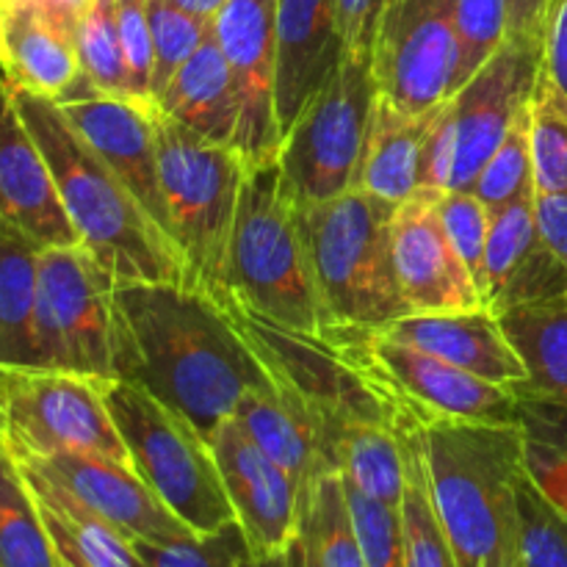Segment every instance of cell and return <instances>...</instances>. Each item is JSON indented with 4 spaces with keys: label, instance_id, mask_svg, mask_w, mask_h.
<instances>
[{
    "label": "cell",
    "instance_id": "45",
    "mask_svg": "<svg viewBox=\"0 0 567 567\" xmlns=\"http://www.w3.org/2000/svg\"><path fill=\"white\" fill-rule=\"evenodd\" d=\"M122 61H125L127 92L133 100H153V33L147 20V0H116Z\"/></svg>",
    "mask_w": 567,
    "mask_h": 567
},
{
    "label": "cell",
    "instance_id": "2",
    "mask_svg": "<svg viewBox=\"0 0 567 567\" xmlns=\"http://www.w3.org/2000/svg\"><path fill=\"white\" fill-rule=\"evenodd\" d=\"M22 120L31 127L53 175L55 192L78 233L116 282H186L177 244L127 192L116 172L72 127L61 105L42 94L11 86Z\"/></svg>",
    "mask_w": 567,
    "mask_h": 567
},
{
    "label": "cell",
    "instance_id": "30",
    "mask_svg": "<svg viewBox=\"0 0 567 567\" xmlns=\"http://www.w3.org/2000/svg\"><path fill=\"white\" fill-rule=\"evenodd\" d=\"M504 336L526 369L515 396H537L567 404V297L498 313Z\"/></svg>",
    "mask_w": 567,
    "mask_h": 567
},
{
    "label": "cell",
    "instance_id": "31",
    "mask_svg": "<svg viewBox=\"0 0 567 567\" xmlns=\"http://www.w3.org/2000/svg\"><path fill=\"white\" fill-rule=\"evenodd\" d=\"M330 449L347 485L388 507H402L408 487L402 432L377 424H341L330 432Z\"/></svg>",
    "mask_w": 567,
    "mask_h": 567
},
{
    "label": "cell",
    "instance_id": "1",
    "mask_svg": "<svg viewBox=\"0 0 567 567\" xmlns=\"http://www.w3.org/2000/svg\"><path fill=\"white\" fill-rule=\"evenodd\" d=\"M114 380L136 382L210 437L277 377L219 299L186 282H116Z\"/></svg>",
    "mask_w": 567,
    "mask_h": 567
},
{
    "label": "cell",
    "instance_id": "35",
    "mask_svg": "<svg viewBox=\"0 0 567 567\" xmlns=\"http://www.w3.org/2000/svg\"><path fill=\"white\" fill-rule=\"evenodd\" d=\"M408 449V487L402 498V529H404V563L408 567H457L452 546L441 529L435 507L426 485L424 457L415 441V424L402 430Z\"/></svg>",
    "mask_w": 567,
    "mask_h": 567
},
{
    "label": "cell",
    "instance_id": "16",
    "mask_svg": "<svg viewBox=\"0 0 567 567\" xmlns=\"http://www.w3.org/2000/svg\"><path fill=\"white\" fill-rule=\"evenodd\" d=\"M214 37L230 64L241 100L233 147L247 166L275 161L282 133L277 125V0H227L214 17Z\"/></svg>",
    "mask_w": 567,
    "mask_h": 567
},
{
    "label": "cell",
    "instance_id": "29",
    "mask_svg": "<svg viewBox=\"0 0 567 567\" xmlns=\"http://www.w3.org/2000/svg\"><path fill=\"white\" fill-rule=\"evenodd\" d=\"M44 244L0 219V365H37L39 260Z\"/></svg>",
    "mask_w": 567,
    "mask_h": 567
},
{
    "label": "cell",
    "instance_id": "7",
    "mask_svg": "<svg viewBox=\"0 0 567 567\" xmlns=\"http://www.w3.org/2000/svg\"><path fill=\"white\" fill-rule=\"evenodd\" d=\"M105 402L133 471L194 535L236 520L210 441L192 421L136 382L109 380Z\"/></svg>",
    "mask_w": 567,
    "mask_h": 567
},
{
    "label": "cell",
    "instance_id": "33",
    "mask_svg": "<svg viewBox=\"0 0 567 567\" xmlns=\"http://www.w3.org/2000/svg\"><path fill=\"white\" fill-rule=\"evenodd\" d=\"M518 430L526 476L567 520V404L518 396Z\"/></svg>",
    "mask_w": 567,
    "mask_h": 567
},
{
    "label": "cell",
    "instance_id": "32",
    "mask_svg": "<svg viewBox=\"0 0 567 567\" xmlns=\"http://www.w3.org/2000/svg\"><path fill=\"white\" fill-rule=\"evenodd\" d=\"M297 540L310 567H365L338 471L321 474L305 491Z\"/></svg>",
    "mask_w": 567,
    "mask_h": 567
},
{
    "label": "cell",
    "instance_id": "17",
    "mask_svg": "<svg viewBox=\"0 0 567 567\" xmlns=\"http://www.w3.org/2000/svg\"><path fill=\"white\" fill-rule=\"evenodd\" d=\"M11 457L70 493L89 513L114 526L127 540L166 543L194 535L175 513L164 507V502L144 485L131 465L78 452L11 454Z\"/></svg>",
    "mask_w": 567,
    "mask_h": 567
},
{
    "label": "cell",
    "instance_id": "3",
    "mask_svg": "<svg viewBox=\"0 0 567 567\" xmlns=\"http://www.w3.org/2000/svg\"><path fill=\"white\" fill-rule=\"evenodd\" d=\"M415 441L457 567H520L518 424L419 421Z\"/></svg>",
    "mask_w": 567,
    "mask_h": 567
},
{
    "label": "cell",
    "instance_id": "27",
    "mask_svg": "<svg viewBox=\"0 0 567 567\" xmlns=\"http://www.w3.org/2000/svg\"><path fill=\"white\" fill-rule=\"evenodd\" d=\"M441 105L408 114L377 94L354 188L402 205L421 188V155Z\"/></svg>",
    "mask_w": 567,
    "mask_h": 567
},
{
    "label": "cell",
    "instance_id": "12",
    "mask_svg": "<svg viewBox=\"0 0 567 567\" xmlns=\"http://www.w3.org/2000/svg\"><path fill=\"white\" fill-rule=\"evenodd\" d=\"M114 286L81 244L42 249L33 324L39 369L114 380Z\"/></svg>",
    "mask_w": 567,
    "mask_h": 567
},
{
    "label": "cell",
    "instance_id": "11",
    "mask_svg": "<svg viewBox=\"0 0 567 567\" xmlns=\"http://www.w3.org/2000/svg\"><path fill=\"white\" fill-rule=\"evenodd\" d=\"M238 330L249 338L271 374L291 385L327 426V437L341 424H377L388 430H408L419 424L410 419L391 393L371 380L369 371L349 358L324 336H305L286 330L249 313L236 299H225ZM332 452V449H330Z\"/></svg>",
    "mask_w": 567,
    "mask_h": 567
},
{
    "label": "cell",
    "instance_id": "25",
    "mask_svg": "<svg viewBox=\"0 0 567 567\" xmlns=\"http://www.w3.org/2000/svg\"><path fill=\"white\" fill-rule=\"evenodd\" d=\"M233 419L244 426L255 446L264 449L299 482L302 496L321 474L336 471L324 421L282 380L249 391Z\"/></svg>",
    "mask_w": 567,
    "mask_h": 567
},
{
    "label": "cell",
    "instance_id": "9",
    "mask_svg": "<svg viewBox=\"0 0 567 567\" xmlns=\"http://www.w3.org/2000/svg\"><path fill=\"white\" fill-rule=\"evenodd\" d=\"M105 382L75 371L0 365V443L11 454L78 452L131 465Z\"/></svg>",
    "mask_w": 567,
    "mask_h": 567
},
{
    "label": "cell",
    "instance_id": "22",
    "mask_svg": "<svg viewBox=\"0 0 567 567\" xmlns=\"http://www.w3.org/2000/svg\"><path fill=\"white\" fill-rule=\"evenodd\" d=\"M343 53L332 0H277V125L288 127L338 70Z\"/></svg>",
    "mask_w": 567,
    "mask_h": 567
},
{
    "label": "cell",
    "instance_id": "5",
    "mask_svg": "<svg viewBox=\"0 0 567 567\" xmlns=\"http://www.w3.org/2000/svg\"><path fill=\"white\" fill-rule=\"evenodd\" d=\"M393 214L396 205L363 188H349L327 203L302 205L324 330H380L410 316L393 271Z\"/></svg>",
    "mask_w": 567,
    "mask_h": 567
},
{
    "label": "cell",
    "instance_id": "37",
    "mask_svg": "<svg viewBox=\"0 0 567 567\" xmlns=\"http://www.w3.org/2000/svg\"><path fill=\"white\" fill-rule=\"evenodd\" d=\"M75 50L83 81L94 92L111 94V97H131L125 61H122L116 0H89L75 28Z\"/></svg>",
    "mask_w": 567,
    "mask_h": 567
},
{
    "label": "cell",
    "instance_id": "20",
    "mask_svg": "<svg viewBox=\"0 0 567 567\" xmlns=\"http://www.w3.org/2000/svg\"><path fill=\"white\" fill-rule=\"evenodd\" d=\"M567 297V264L540 238L535 197L496 208L485 249L482 305L493 316Z\"/></svg>",
    "mask_w": 567,
    "mask_h": 567
},
{
    "label": "cell",
    "instance_id": "4",
    "mask_svg": "<svg viewBox=\"0 0 567 567\" xmlns=\"http://www.w3.org/2000/svg\"><path fill=\"white\" fill-rule=\"evenodd\" d=\"M225 299L286 330H324L302 205L277 158L247 166L227 241Z\"/></svg>",
    "mask_w": 567,
    "mask_h": 567
},
{
    "label": "cell",
    "instance_id": "21",
    "mask_svg": "<svg viewBox=\"0 0 567 567\" xmlns=\"http://www.w3.org/2000/svg\"><path fill=\"white\" fill-rule=\"evenodd\" d=\"M0 219L31 233L44 247L81 244L61 205L53 175L0 72Z\"/></svg>",
    "mask_w": 567,
    "mask_h": 567
},
{
    "label": "cell",
    "instance_id": "34",
    "mask_svg": "<svg viewBox=\"0 0 567 567\" xmlns=\"http://www.w3.org/2000/svg\"><path fill=\"white\" fill-rule=\"evenodd\" d=\"M0 567H59L50 532L17 460L0 443Z\"/></svg>",
    "mask_w": 567,
    "mask_h": 567
},
{
    "label": "cell",
    "instance_id": "19",
    "mask_svg": "<svg viewBox=\"0 0 567 567\" xmlns=\"http://www.w3.org/2000/svg\"><path fill=\"white\" fill-rule=\"evenodd\" d=\"M59 105L72 127L92 144L94 153L116 172L155 225L172 238L155 153V103L92 92Z\"/></svg>",
    "mask_w": 567,
    "mask_h": 567
},
{
    "label": "cell",
    "instance_id": "46",
    "mask_svg": "<svg viewBox=\"0 0 567 567\" xmlns=\"http://www.w3.org/2000/svg\"><path fill=\"white\" fill-rule=\"evenodd\" d=\"M347 53L371 55L388 0H332Z\"/></svg>",
    "mask_w": 567,
    "mask_h": 567
},
{
    "label": "cell",
    "instance_id": "52",
    "mask_svg": "<svg viewBox=\"0 0 567 567\" xmlns=\"http://www.w3.org/2000/svg\"><path fill=\"white\" fill-rule=\"evenodd\" d=\"M55 554H59V551H55ZM59 567H75V565H72L70 559H64V557H61V554H59Z\"/></svg>",
    "mask_w": 567,
    "mask_h": 567
},
{
    "label": "cell",
    "instance_id": "51",
    "mask_svg": "<svg viewBox=\"0 0 567 567\" xmlns=\"http://www.w3.org/2000/svg\"><path fill=\"white\" fill-rule=\"evenodd\" d=\"M286 567H310L308 559H305L299 540H293L291 548H288V551H286Z\"/></svg>",
    "mask_w": 567,
    "mask_h": 567
},
{
    "label": "cell",
    "instance_id": "13",
    "mask_svg": "<svg viewBox=\"0 0 567 567\" xmlns=\"http://www.w3.org/2000/svg\"><path fill=\"white\" fill-rule=\"evenodd\" d=\"M358 360L393 402L415 421H471L518 424V396L421 349L388 341L363 327H330L321 332Z\"/></svg>",
    "mask_w": 567,
    "mask_h": 567
},
{
    "label": "cell",
    "instance_id": "41",
    "mask_svg": "<svg viewBox=\"0 0 567 567\" xmlns=\"http://www.w3.org/2000/svg\"><path fill=\"white\" fill-rule=\"evenodd\" d=\"M454 28L460 42V86H465L509 39V0H454Z\"/></svg>",
    "mask_w": 567,
    "mask_h": 567
},
{
    "label": "cell",
    "instance_id": "24",
    "mask_svg": "<svg viewBox=\"0 0 567 567\" xmlns=\"http://www.w3.org/2000/svg\"><path fill=\"white\" fill-rule=\"evenodd\" d=\"M0 72L9 86L61 103L81 81L75 33L39 0H0Z\"/></svg>",
    "mask_w": 567,
    "mask_h": 567
},
{
    "label": "cell",
    "instance_id": "40",
    "mask_svg": "<svg viewBox=\"0 0 567 567\" xmlns=\"http://www.w3.org/2000/svg\"><path fill=\"white\" fill-rule=\"evenodd\" d=\"M153 33V100L214 31V20L192 14L172 0H147Z\"/></svg>",
    "mask_w": 567,
    "mask_h": 567
},
{
    "label": "cell",
    "instance_id": "14",
    "mask_svg": "<svg viewBox=\"0 0 567 567\" xmlns=\"http://www.w3.org/2000/svg\"><path fill=\"white\" fill-rule=\"evenodd\" d=\"M377 92L408 114H424L460 89L454 0H388L371 48Z\"/></svg>",
    "mask_w": 567,
    "mask_h": 567
},
{
    "label": "cell",
    "instance_id": "28",
    "mask_svg": "<svg viewBox=\"0 0 567 567\" xmlns=\"http://www.w3.org/2000/svg\"><path fill=\"white\" fill-rule=\"evenodd\" d=\"M20 471L37 496L39 513L61 557L70 559L75 567H144L133 543L122 532L89 513L81 502L39 476L37 471L25 465H20Z\"/></svg>",
    "mask_w": 567,
    "mask_h": 567
},
{
    "label": "cell",
    "instance_id": "8",
    "mask_svg": "<svg viewBox=\"0 0 567 567\" xmlns=\"http://www.w3.org/2000/svg\"><path fill=\"white\" fill-rule=\"evenodd\" d=\"M540 66L543 37L513 33L441 105L421 155V188L463 192L474 186L520 111L529 109Z\"/></svg>",
    "mask_w": 567,
    "mask_h": 567
},
{
    "label": "cell",
    "instance_id": "15",
    "mask_svg": "<svg viewBox=\"0 0 567 567\" xmlns=\"http://www.w3.org/2000/svg\"><path fill=\"white\" fill-rule=\"evenodd\" d=\"M208 441L252 559L266 563L286 557L299 532V482L264 449L255 446L236 419L221 421Z\"/></svg>",
    "mask_w": 567,
    "mask_h": 567
},
{
    "label": "cell",
    "instance_id": "48",
    "mask_svg": "<svg viewBox=\"0 0 567 567\" xmlns=\"http://www.w3.org/2000/svg\"><path fill=\"white\" fill-rule=\"evenodd\" d=\"M535 219L543 241L567 264V194L535 192Z\"/></svg>",
    "mask_w": 567,
    "mask_h": 567
},
{
    "label": "cell",
    "instance_id": "42",
    "mask_svg": "<svg viewBox=\"0 0 567 567\" xmlns=\"http://www.w3.org/2000/svg\"><path fill=\"white\" fill-rule=\"evenodd\" d=\"M520 567H567V520L529 482H518Z\"/></svg>",
    "mask_w": 567,
    "mask_h": 567
},
{
    "label": "cell",
    "instance_id": "53",
    "mask_svg": "<svg viewBox=\"0 0 567 567\" xmlns=\"http://www.w3.org/2000/svg\"><path fill=\"white\" fill-rule=\"evenodd\" d=\"M271 567H286V557H280V559H275V563H271Z\"/></svg>",
    "mask_w": 567,
    "mask_h": 567
},
{
    "label": "cell",
    "instance_id": "47",
    "mask_svg": "<svg viewBox=\"0 0 567 567\" xmlns=\"http://www.w3.org/2000/svg\"><path fill=\"white\" fill-rule=\"evenodd\" d=\"M543 70L567 94V0H551L543 22Z\"/></svg>",
    "mask_w": 567,
    "mask_h": 567
},
{
    "label": "cell",
    "instance_id": "44",
    "mask_svg": "<svg viewBox=\"0 0 567 567\" xmlns=\"http://www.w3.org/2000/svg\"><path fill=\"white\" fill-rule=\"evenodd\" d=\"M437 210L446 227V236L452 238L460 260L468 266L476 288H485V249L487 233H491L493 210L476 197L471 188L463 192H441L437 194Z\"/></svg>",
    "mask_w": 567,
    "mask_h": 567
},
{
    "label": "cell",
    "instance_id": "23",
    "mask_svg": "<svg viewBox=\"0 0 567 567\" xmlns=\"http://www.w3.org/2000/svg\"><path fill=\"white\" fill-rule=\"evenodd\" d=\"M374 332L388 341L435 354L468 374L509 391L526 382L524 363L504 336L498 316L487 308L463 310V313H410Z\"/></svg>",
    "mask_w": 567,
    "mask_h": 567
},
{
    "label": "cell",
    "instance_id": "10",
    "mask_svg": "<svg viewBox=\"0 0 567 567\" xmlns=\"http://www.w3.org/2000/svg\"><path fill=\"white\" fill-rule=\"evenodd\" d=\"M377 94L371 55L343 53L338 70L299 111L277 155L299 205L327 203L354 188Z\"/></svg>",
    "mask_w": 567,
    "mask_h": 567
},
{
    "label": "cell",
    "instance_id": "36",
    "mask_svg": "<svg viewBox=\"0 0 567 567\" xmlns=\"http://www.w3.org/2000/svg\"><path fill=\"white\" fill-rule=\"evenodd\" d=\"M529 136L535 188L567 194V94L543 66L529 100Z\"/></svg>",
    "mask_w": 567,
    "mask_h": 567
},
{
    "label": "cell",
    "instance_id": "26",
    "mask_svg": "<svg viewBox=\"0 0 567 567\" xmlns=\"http://www.w3.org/2000/svg\"><path fill=\"white\" fill-rule=\"evenodd\" d=\"M155 109L181 122L199 138L214 144H233L241 120V100L230 64L216 42L214 31L197 53L177 70L155 97Z\"/></svg>",
    "mask_w": 567,
    "mask_h": 567
},
{
    "label": "cell",
    "instance_id": "6",
    "mask_svg": "<svg viewBox=\"0 0 567 567\" xmlns=\"http://www.w3.org/2000/svg\"><path fill=\"white\" fill-rule=\"evenodd\" d=\"M158 177L188 286L225 302V258L247 161L233 144L199 138L155 109Z\"/></svg>",
    "mask_w": 567,
    "mask_h": 567
},
{
    "label": "cell",
    "instance_id": "38",
    "mask_svg": "<svg viewBox=\"0 0 567 567\" xmlns=\"http://www.w3.org/2000/svg\"><path fill=\"white\" fill-rule=\"evenodd\" d=\"M131 543L144 567H271L275 563V559H266V563L252 559L236 520L210 535H188L166 543Z\"/></svg>",
    "mask_w": 567,
    "mask_h": 567
},
{
    "label": "cell",
    "instance_id": "18",
    "mask_svg": "<svg viewBox=\"0 0 567 567\" xmlns=\"http://www.w3.org/2000/svg\"><path fill=\"white\" fill-rule=\"evenodd\" d=\"M437 194L419 188L396 205L391 225L393 271L410 313H463L485 308L437 210Z\"/></svg>",
    "mask_w": 567,
    "mask_h": 567
},
{
    "label": "cell",
    "instance_id": "49",
    "mask_svg": "<svg viewBox=\"0 0 567 567\" xmlns=\"http://www.w3.org/2000/svg\"><path fill=\"white\" fill-rule=\"evenodd\" d=\"M548 6H551V0H509V37L513 33L543 37Z\"/></svg>",
    "mask_w": 567,
    "mask_h": 567
},
{
    "label": "cell",
    "instance_id": "39",
    "mask_svg": "<svg viewBox=\"0 0 567 567\" xmlns=\"http://www.w3.org/2000/svg\"><path fill=\"white\" fill-rule=\"evenodd\" d=\"M471 192L491 210L504 205L520 203L535 197V164H532V136H529V109L520 111L518 120L507 131L504 142L476 175Z\"/></svg>",
    "mask_w": 567,
    "mask_h": 567
},
{
    "label": "cell",
    "instance_id": "43",
    "mask_svg": "<svg viewBox=\"0 0 567 567\" xmlns=\"http://www.w3.org/2000/svg\"><path fill=\"white\" fill-rule=\"evenodd\" d=\"M343 480V476H341ZM349 515L363 548L365 567H408L404 563L402 507H388L343 482Z\"/></svg>",
    "mask_w": 567,
    "mask_h": 567
},
{
    "label": "cell",
    "instance_id": "50",
    "mask_svg": "<svg viewBox=\"0 0 567 567\" xmlns=\"http://www.w3.org/2000/svg\"><path fill=\"white\" fill-rule=\"evenodd\" d=\"M172 3L181 6V9H186V11H192V14L203 17V20H214L227 0H172Z\"/></svg>",
    "mask_w": 567,
    "mask_h": 567
}]
</instances>
